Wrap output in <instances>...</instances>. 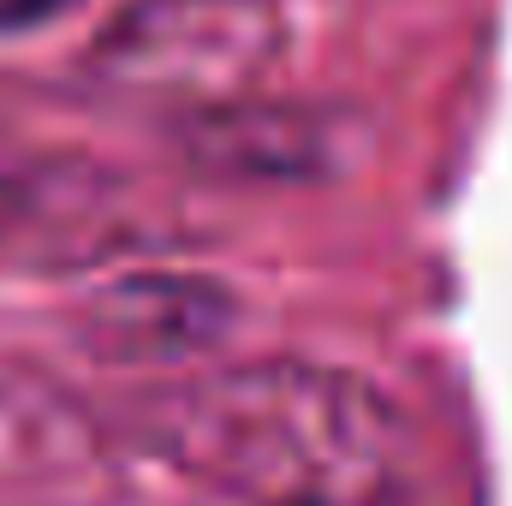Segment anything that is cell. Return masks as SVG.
Here are the masks:
<instances>
[{
    "instance_id": "6da1fadb",
    "label": "cell",
    "mask_w": 512,
    "mask_h": 506,
    "mask_svg": "<svg viewBox=\"0 0 512 506\" xmlns=\"http://www.w3.org/2000/svg\"><path fill=\"white\" fill-rule=\"evenodd\" d=\"M143 453L233 506H411L417 441L376 381L256 358L143 387L126 411Z\"/></svg>"
},
{
    "instance_id": "52a82bcc",
    "label": "cell",
    "mask_w": 512,
    "mask_h": 506,
    "mask_svg": "<svg viewBox=\"0 0 512 506\" xmlns=\"http://www.w3.org/2000/svg\"><path fill=\"white\" fill-rule=\"evenodd\" d=\"M78 0H0V36H24V30H42L54 18H66Z\"/></svg>"
},
{
    "instance_id": "8992f818",
    "label": "cell",
    "mask_w": 512,
    "mask_h": 506,
    "mask_svg": "<svg viewBox=\"0 0 512 506\" xmlns=\"http://www.w3.org/2000/svg\"><path fill=\"white\" fill-rule=\"evenodd\" d=\"M239 304L221 280L191 274V268H131L96 286L78 304V340L102 364L126 370H179L191 376L197 358H209Z\"/></svg>"
},
{
    "instance_id": "277c9868",
    "label": "cell",
    "mask_w": 512,
    "mask_h": 506,
    "mask_svg": "<svg viewBox=\"0 0 512 506\" xmlns=\"http://www.w3.org/2000/svg\"><path fill=\"white\" fill-rule=\"evenodd\" d=\"M143 209L108 167L30 161L0 173V262L18 268H84L143 251Z\"/></svg>"
},
{
    "instance_id": "7a4b0ae2",
    "label": "cell",
    "mask_w": 512,
    "mask_h": 506,
    "mask_svg": "<svg viewBox=\"0 0 512 506\" xmlns=\"http://www.w3.org/2000/svg\"><path fill=\"white\" fill-rule=\"evenodd\" d=\"M286 48L280 0H126L90 42L84 66L102 90L173 102L179 114L256 96Z\"/></svg>"
},
{
    "instance_id": "3957f363",
    "label": "cell",
    "mask_w": 512,
    "mask_h": 506,
    "mask_svg": "<svg viewBox=\"0 0 512 506\" xmlns=\"http://www.w3.org/2000/svg\"><path fill=\"white\" fill-rule=\"evenodd\" d=\"M114 429L48 376L0 358V506H120Z\"/></svg>"
},
{
    "instance_id": "5b68a950",
    "label": "cell",
    "mask_w": 512,
    "mask_h": 506,
    "mask_svg": "<svg viewBox=\"0 0 512 506\" xmlns=\"http://www.w3.org/2000/svg\"><path fill=\"white\" fill-rule=\"evenodd\" d=\"M173 149L239 185H304L334 179L352 161V114L298 96H239L173 120Z\"/></svg>"
}]
</instances>
